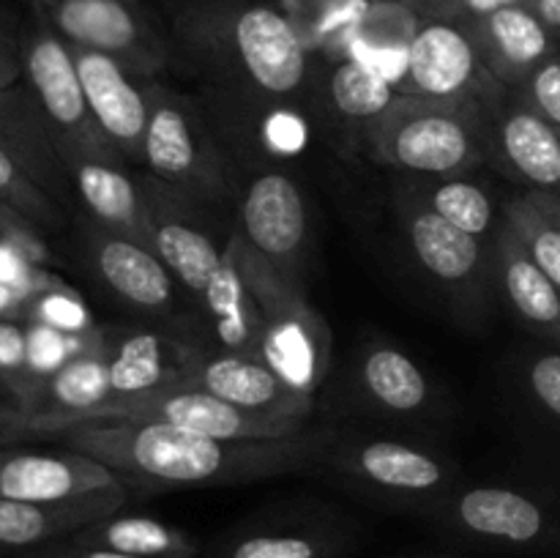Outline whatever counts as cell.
<instances>
[{
    "mask_svg": "<svg viewBox=\"0 0 560 558\" xmlns=\"http://www.w3.org/2000/svg\"><path fill=\"white\" fill-rule=\"evenodd\" d=\"M66 446L109 465L129 485L224 487L310 468L326 454L328 432L271 441H224L162 421H91L60 432Z\"/></svg>",
    "mask_w": 560,
    "mask_h": 558,
    "instance_id": "cell-1",
    "label": "cell"
},
{
    "mask_svg": "<svg viewBox=\"0 0 560 558\" xmlns=\"http://www.w3.org/2000/svg\"><path fill=\"white\" fill-rule=\"evenodd\" d=\"M178 42L211 69L268 98L299 93L310 55L284 11L260 0H180L173 9Z\"/></svg>",
    "mask_w": 560,
    "mask_h": 558,
    "instance_id": "cell-2",
    "label": "cell"
},
{
    "mask_svg": "<svg viewBox=\"0 0 560 558\" xmlns=\"http://www.w3.org/2000/svg\"><path fill=\"white\" fill-rule=\"evenodd\" d=\"M372 153L424 178H459L487 162V109L397 93L370 124Z\"/></svg>",
    "mask_w": 560,
    "mask_h": 558,
    "instance_id": "cell-3",
    "label": "cell"
},
{
    "mask_svg": "<svg viewBox=\"0 0 560 558\" xmlns=\"http://www.w3.org/2000/svg\"><path fill=\"white\" fill-rule=\"evenodd\" d=\"M244 282L260 312V359L290 386L312 394L323 381L328 361V332L317 312L306 304L304 288L284 282L271 263L246 246L241 233L228 241Z\"/></svg>",
    "mask_w": 560,
    "mask_h": 558,
    "instance_id": "cell-4",
    "label": "cell"
},
{
    "mask_svg": "<svg viewBox=\"0 0 560 558\" xmlns=\"http://www.w3.org/2000/svg\"><path fill=\"white\" fill-rule=\"evenodd\" d=\"M20 58L22 80L42 109L49 140L63 164L74 159L126 164L88 107L69 44L33 16V25L20 36Z\"/></svg>",
    "mask_w": 560,
    "mask_h": 558,
    "instance_id": "cell-5",
    "label": "cell"
},
{
    "mask_svg": "<svg viewBox=\"0 0 560 558\" xmlns=\"http://www.w3.org/2000/svg\"><path fill=\"white\" fill-rule=\"evenodd\" d=\"M33 16L66 44L113 55L131 74L156 80L167 42L140 0H27Z\"/></svg>",
    "mask_w": 560,
    "mask_h": 558,
    "instance_id": "cell-6",
    "label": "cell"
},
{
    "mask_svg": "<svg viewBox=\"0 0 560 558\" xmlns=\"http://www.w3.org/2000/svg\"><path fill=\"white\" fill-rule=\"evenodd\" d=\"M142 164L162 184L184 197L219 200L228 191V173L195 107L178 93L151 82V118H148Z\"/></svg>",
    "mask_w": 560,
    "mask_h": 558,
    "instance_id": "cell-7",
    "label": "cell"
},
{
    "mask_svg": "<svg viewBox=\"0 0 560 558\" xmlns=\"http://www.w3.org/2000/svg\"><path fill=\"white\" fill-rule=\"evenodd\" d=\"M506 85L490 74L468 27L446 20H419L405 55L408 96L468 102L490 107Z\"/></svg>",
    "mask_w": 560,
    "mask_h": 558,
    "instance_id": "cell-8",
    "label": "cell"
},
{
    "mask_svg": "<svg viewBox=\"0 0 560 558\" xmlns=\"http://www.w3.org/2000/svg\"><path fill=\"white\" fill-rule=\"evenodd\" d=\"M91 421H135V425L162 421V425L184 427V430L224 438V441H271V438H293L304 432L301 421L249 414L191 386H173L142 394V397L113 399L98 408L85 425Z\"/></svg>",
    "mask_w": 560,
    "mask_h": 558,
    "instance_id": "cell-9",
    "label": "cell"
},
{
    "mask_svg": "<svg viewBox=\"0 0 560 558\" xmlns=\"http://www.w3.org/2000/svg\"><path fill=\"white\" fill-rule=\"evenodd\" d=\"M443 523L468 539L509 550H539L558 542V520L534 496L514 487H468L443 501Z\"/></svg>",
    "mask_w": 560,
    "mask_h": 558,
    "instance_id": "cell-10",
    "label": "cell"
},
{
    "mask_svg": "<svg viewBox=\"0 0 560 558\" xmlns=\"http://www.w3.org/2000/svg\"><path fill=\"white\" fill-rule=\"evenodd\" d=\"M238 233L252 252L271 263L284 282L304 288L301 263H304L310 217H306L304 195L293 178L284 173L257 175L241 200Z\"/></svg>",
    "mask_w": 560,
    "mask_h": 558,
    "instance_id": "cell-11",
    "label": "cell"
},
{
    "mask_svg": "<svg viewBox=\"0 0 560 558\" xmlns=\"http://www.w3.org/2000/svg\"><path fill=\"white\" fill-rule=\"evenodd\" d=\"M487 159L534 191L560 195V129L514 88L487 107Z\"/></svg>",
    "mask_w": 560,
    "mask_h": 558,
    "instance_id": "cell-12",
    "label": "cell"
},
{
    "mask_svg": "<svg viewBox=\"0 0 560 558\" xmlns=\"http://www.w3.org/2000/svg\"><path fill=\"white\" fill-rule=\"evenodd\" d=\"M71 55L96 124L126 164H142L153 80L131 74L120 60L96 49L71 47Z\"/></svg>",
    "mask_w": 560,
    "mask_h": 558,
    "instance_id": "cell-13",
    "label": "cell"
},
{
    "mask_svg": "<svg viewBox=\"0 0 560 558\" xmlns=\"http://www.w3.org/2000/svg\"><path fill=\"white\" fill-rule=\"evenodd\" d=\"M109 465L74 449L0 446V498L58 503L124 487Z\"/></svg>",
    "mask_w": 560,
    "mask_h": 558,
    "instance_id": "cell-14",
    "label": "cell"
},
{
    "mask_svg": "<svg viewBox=\"0 0 560 558\" xmlns=\"http://www.w3.org/2000/svg\"><path fill=\"white\" fill-rule=\"evenodd\" d=\"M180 386L202 388L249 414L277 416V419L301 421V425H306L315 408L312 394L290 386L260 356L233 353V350L202 356Z\"/></svg>",
    "mask_w": 560,
    "mask_h": 558,
    "instance_id": "cell-15",
    "label": "cell"
},
{
    "mask_svg": "<svg viewBox=\"0 0 560 558\" xmlns=\"http://www.w3.org/2000/svg\"><path fill=\"white\" fill-rule=\"evenodd\" d=\"M115 399L109 377L107 337L66 361L58 372L38 383L22 408L31 414V435H60L85 425L98 408Z\"/></svg>",
    "mask_w": 560,
    "mask_h": 558,
    "instance_id": "cell-16",
    "label": "cell"
},
{
    "mask_svg": "<svg viewBox=\"0 0 560 558\" xmlns=\"http://www.w3.org/2000/svg\"><path fill=\"white\" fill-rule=\"evenodd\" d=\"M145 197L148 233L151 249L162 257L175 279L191 293L200 295L208 288L217 268L222 266L224 249H219L208 233L195 224V213H189V202L173 186L162 184L151 175V181H140Z\"/></svg>",
    "mask_w": 560,
    "mask_h": 558,
    "instance_id": "cell-17",
    "label": "cell"
},
{
    "mask_svg": "<svg viewBox=\"0 0 560 558\" xmlns=\"http://www.w3.org/2000/svg\"><path fill=\"white\" fill-rule=\"evenodd\" d=\"M85 246L93 271L124 304L162 312L175 301L178 279L151 246L102 228L93 219L85 228Z\"/></svg>",
    "mask_w": 560,
    "mask_h": 558,
    "instance_id": "cell-18",
    "label": "cell"
},
{
    "mask_svg": "<svg viewBox=\"0 0 560 558\" xmlns=\"http://www.w3.org/2000/svg\"><path fill=\"white\" fill-rule=\"evenodd\" d=\"M465 27L474 36L490 74L506 88H520L547 58L560 53L558 33L525 3L492 11Z\"/></svg>",
    "mask_w": 560,
    "mask_h": 558,
    "instance_id": "cell-19",
    "label": "cell"
},
{
    "mask_svg": "<svg viewBox=\"0 0 560 558\" xmlns=\"http://www.w3.org/2000/svg\"><path fill=\"white\" fill-rule=\"evenodd\" d=\"M345 470L361 485L405 501H432L448 490L446 465L435 454L399 441H364L345 454Z\"/></svg>",
    "mask_w": 560,
    "mask_h": 558,
    "instance_id": "cell-20",
    "label": "cell"
},
{
    "mask_svg": "<svg viewBox=\"0 0 560 558\" xmlns=\"http://www.w3.org/2000/svg\"><path fill=\"white\" fill-rule=\"evenodd\" d=\"M126 498H129L126 485L58 503L0 498V553L33 550V547H44L49 542L77 534L85 525L118 512Z\"/></svg>",
    "mask_w": 560,
    "mask_h": 558,
    "instance_id": "cell-21",
    "label": "cell"
},
{
    "mask_svg": "<svg viewBox=\"0 0 560 558\" xmlns=\"http://www.w3.org/2000/svg\"><path fill=\"white\" fill-rule=\"evenodd\" d=\"M202 353L156 332H137L109 345V377L115 399L142 397L180 386Z\"/></svg>",
    "mask_w": 560,
    "mask_h": 558,
    "instance_id": "cell-22",
    "label": "cell"
},
{
    "mask_svg": "<svg viewBox=\"0 0 560 558\" xmlns=\"http://www.w3.org/2000/svg\"><path fill=\"white\" fill-rule=\"evenodd\" d=\"M0 148H5L55 200L63 202L69 197V170L49 140L42 109L25 80L0 85Z\"/></svg>",
    "mask_w": 560,
    "mask_h": 558,
    "instance_id": "cell-23",
    "label": "cell"
},
{
    "mask_svg": "<svg viewBox=\"0 0 560 558\" xmlns=\"http://www.w3.org/2000/svg\"><path fill=\"white\" fill-rule=\"evenodd\" d=\"M66 170H69L77 197L85 202L93 222L151 246L142 184L129 173V164L74 159L66 164Z\"/></svg>",
    "mask_w": 560,
    "mask_h": 558,
    "instance_id": "cell-24",
    "label": "cell"
},
{
    "mask_svg": "<svg viewBox=\"0 0 560 558\" xmlns=\"http://www.w3.org/2000/svg\"><path fill=\"white\" fill-rule=\"evenodd\" d=\"M405 228H408L416 260L432 279L454 290L476 284L487 263L481 239L459 230L419 197L413 206L405 208Z\"/></svg>",
    "mask_w": 560,
    "mask_h": 558,
    "instance_id": "cell-25",
    "label": "cell"
},
{
    "mask_svg": "<svg viewBox=\"0 0 560 558\" xmlns=\"http://www.w3.org/2000/svg\"><path fill=\"white\" fill-rule=\"evenodd\" d=\"M495 266L503 293L525 326L560 342V290L506 222L495 233Z\"/></svg>",
    "mask_w": 560,
    "mask_h": 558,
    "instance_id": "cell-26",
    "label": "cell"
},
{
    "mask_svg": "<svg viewBox=\"0 0 560 558\" xmlns=\"http://www.w3.org/2000/svg\"><path fill=\"white\" fill-rule=\"evenodd\" d=\"M69 542L140 558H197L200 553L184 528L148 514H107L71 534Z\"/></svg>",
    "mask_w": 560,
    "mask_h": 558,
    "instance_id": "cell-27",
    "label": "cell"
},
{
    "mask_svg": "<svg viewBox=\"0 0 560 558\" xmlns=\"http://www.w3.org/2000/svg\"><path fill=\"white\" fill-rule=\"evenodd\" d=\"M202 312L213 328L222 350L233 353H260V312L244 282L238 263L230 246H224V260L200 293Z\"/></svg>",
    "mask_w": 560,
    "mask_h": 558,
    "instance_id": "cell-28",
    "label": "cell"
},
{
    "mask_svg": "<svg viewBox=\"0 0 560 558\" xmlns=\"http://www.w3.org/2000/svg\"><path fill=\"white\" fill-rule=\"evenodd\" d=\"M361 386L392 414H419L430 403V381L421 367L392 345L366 350L361 361Z\"/></svg>",
    "mask_w": 560,
    "mask_h": 558,
    "instance_id": "cell-29",
    "label": "cell"
},
{
    "mask_svg": "<svg viewBox=\"0 0 560 558\" xmlns=\"http://www.w3.org/2000/svg\"><path fill=\"white\" fill-rule=\"evenodd\" d=\"M345 542L323 528L249 531L235 536L219 558H337Z\"/></svg>",
    "mask_w": 560,
    "mask_h": 558,
    "instance_id": "cell-30",
    "label": "cell"
},
{
    "mask_svg": "<svg viewBox=\"0 0 560 558\" xmlns=\"http://www.w3.org/2000/svg\"><path fill=\"white\" fill-rule=\"evenodd\" d=\"M328 93L331 102L345 118L353 120H372L397 98L392 80L370 63L348 58L334 69L331 80H328Z\"/></svg>",
    "mask_w": 560,
    "mask_h": 558,
    "instance_id": "cell-31",
    "label": "cell"
},
{
    "mask_svg": "<svg viewBox=\"0 0 560 558\" xmlns=\"http://www.w3.org/2000/svg\"><path fill=\"white\" fill-rule=\"evenodd\" d=\"M419 200L476 239L490 233L492 222H495V208H492L490 195L479 184L465 181L463 175L432 181L419 191Z\"/></svg>",
    "mask_w": 560,
    "mask_h": 558,
    "instance_id": "cell-32",
    "label": "cell"
},
{
    "mask_svg": "<svg viewBox=\"0 0 560 558\" xmlns=\"http://www.w3.org/2000/svg\"><path fill=\"white\" fill-rule=\"evenodd\" d=\"M503 222L520 235L525 249L536 260V266L552 279V284L560 290V224L547 217L541 208L528 195H517L506 202Z\"/></svg>",
    "mask_w": 560,
    "mask_h": 558,
    "instance_id": "cell-33",
    "label": "cell"
},
{
    "mask_svg": "<svg viewBox=\"0 0 560 558\" xmlns=\"http://www.w3.org/2000/svg\"><path fill=\"white\" fill-rule=\"evenodd\" d=\"M0 197L42 230L60 228L63 222L60 202L44 186H38L5 148H0Z\"/></svg>",
    "mask_w": 560,
    "mask_h": 558,
    "instance_id": "cell-34",
    "label": "cell"
},
{
    "mask_svg": "<svg viewBox=\"0 0 560 558\" xmlns=\"http://www.w3.org/2000/svg\"><path fill=\"white\" fill-rule=\"evenodd\" d=\"M25 321L42 323V326L58 328V332L66 334H88L96 328L85 301H82L80 293H74L66 282L58 284V288L42 290V293L33 295L31 304H27Z\"/></svg>",
    "mask_w": 560,
    "mask_h": 558,
    "instance_id": "cell-35",
    "label": "cell"
},
{
    "mask_svg": "<svg viewBox=\"0 0 560 558\" xmlns=\"http://www.w3.org/2000/svg\"><path fill=\"white\" fill-rule=\"evenodd\" d=\"M31 375V332L27 321H0V388L22 405Z\"/></svg>",
    "mask_w": 560,
    "mask_h": 558,
    "instance_id": "cell-36",
    "label": "cell"
},
{
    "mask_svg": "<svg viewBox=\"0 0 560 558\" xmlns=\"http://www.w3.org/2000/svg\"><path fill=\"white\" fill-rule=\"evenodd\" d=\"M0 282H5L9 288L20 290L27 299H33V295L42 293V290L63 284V279L49 274L47 268H44V263L33 260V257L27 255V252H22L16 244L0 239Z\"/></svg>",
    "mask_w": 560,
    "mask_h": 558,
    "instance_id": "cell-37",
    "label": "cell"
},
{
    "mask_svg": "<svg viewBox=\"0 0 560 558\" xmlns=\"http://www.w3.org/2000/svg\"><path fill=\"white\" fill-rule=\"evenodd\" d=\"M528 0H402L408 11H413L419 20H446L468 25L481 16L501 11L506 5H523Z\"/></svg>",
    "mask_w": 560,
    "mask_h": 558,
    "instance_id": "cell-38",
    "label": "cell"
},
{
    "mask_svg": "<svg viewBox=\"0 0 560 558\" xmlns=\"http://www.w3.org/2000/svg\"><path fill=\"white\" fill-rule=\"evenodd\" d=\"M536 113L560 129V53L547 58L528 80L514 88Z\"/></svg>",
    "mask_w": 560,
    "mask_h": 558,
    "instance_id": "cell-39",
    "label": "cell"
},
{
    "mask_svg": "<svg viewBox=\"0 0 560 558\" xmlns=\"http://www.w3.org/2000/svg\"><path fill=\"white\" fill-rule=\"evenodd\" d=\"M0 239L16 244L22 252H27L33 260H49V246L47 241H44V230L38 228V224H33L27 217H22L16 208H11L3 197H0Z\"/></svg>",
    "mask_w": 560,
    "mask_h": 558,
    "instance_id": "cell-40",
    "label": "cell"
},
{
    "mask_svg": "<svg viewBox=\"0 0 560 558\" xmlns=\"http://www.w3.org/2000/svg\"><path fill=\"white\" fill-rule=\"evenodd\" d=\"M528 386L536 403L560 419V353H545L530 361Z\"/></svg>",
    "mask_w": 560,
    "mask_h": 558,
    "instance_id": "cell-41",
    "label": "cell"
},
{
    "mask_svg": "<svg viewBox=\"0 0 560 558\" xmlns=\"http://www.w3.org/2000/svg\"><path fill=\"white\" fill-rule=\"evenodd\" d=\"M22 435H31V414L22 408L14 394L0 388V443Z\"/></svg>",
    "mask_w": 560,
    "mask_h": 558,
    "instance_id": "cell-42",
    "label": "cell"
},
{
    "mask_svg": "<svg viewBox=\"0 0 560 558\" xmlns=\"http://www.w3.org/2000/svg\"><path fill=\"white\" fill-rule=\"evenodd\" d=\"M22 82V58L20 38L9 33V27L0 22V85H14Z\"/></svg>",
    "mask_w": 560,
    "mask_h": 558,
    "instance_id": "cell-43",
    "label": "cell"
},
{
    "mask_svg": "<svg viewBox=\"0 0 560 558\" xmlns=\"http://www.w3.org/2000/svg\"><path fill=\"white\" fill-rule=\"evenodd\" d=\"M27 304H31V299L25 293L0 282V321H25Z\"/></svg>",
    "mask_w": 560,
    "mask_h": 558,
    "instance_id": "cell-44",
    "label": "cell"
},
{
    "mask_svg": "<svg viewBox=\"0 0 560 558\" xmlns=\"http://www.w3.org/2000/svg\"><path fill=\"white\" fill-rule=\"evenodd\" d=\"M49 550L60 558H140V556H126V553L102 550V547H82V545H52Z\"/></svg>",
    "mask_w": 560,
    "mask_h": 558,
    "instance_id": "cell-45",
    "label": "cell"
},
{
    "mask_svg": "<svg viewBox=\"0 0 560 558\" xmlns=\"http://www.w3.org/2000/svg\"><path fill=\"white\" fill-rule=\"evenodd\" d=\"M525 5H528L550 31L560 33V0H528Z\"/></svg>",
    "mask_w": 560,
    "mask_h": 558,
    "instance_id": "cell-46",
    "label": "cell"
},
{
    "mask_svg": "<svg viewBox=\"0 0 560 558\" xmlns=\"http://www.w3.org/2000/svg\"><path fill=\"white\" fill-rule=\"evenodd\" d=\"M525 195L536 202V208H541L547 217L556 219V222L560 224V195H552V191H534V189L525 191Z\"/></svg>",
    "mask_w": 560,
    "mask_h": 558,
    "instance_id": "cell-47",
    "label": "cell"
},
{
    "mask_svg": "<svg viewBox=\"0 0 560 558\" xmlns=\"http://www.w3.org/2000/svg\"><path fill=\"white\" fill-rule=\"evenodd\" d=\"M25 558H60V556H55V553L49 550V547H42V550L31 553V556H25Z\"/></svg>",
    "mask_w": 560,
    "mask_h": 558,
    "instance_id": "cell-48",
    "label": "cell"
},
{
    "mask_svg": "<svg viewBox=\"0 0 560 558\" xmlns=\"http://www.w3.org/2000/svg\"><path fill=\"white\" fill-rule=\"evenodd\" d=\"M558 49H560V33H558Z\"/></svg>",
    "mask_w": 560,
    "mask_h": 558,
    "instance_id": "cell-49",
    "label": "cell"
}]
</instances>
